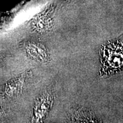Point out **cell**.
Here are the masks:
<instances>
[{
  "label": "cell",
  "instance_id": "cell-1",
  "mask_svg": "<svg viewBox=\"0 0 123 123\" xmlns=\"http://www.w3.org/2000/svg\"><path fill=\"white\" fill-rule=\"evenodd\" d=\"M101 76H110L123 71V40L117 39L101 47Z\"/></svg>",
  "mask_w": 123,
  "mask_h": 123
},
{
  "label": "cell",
  "instance_id": "cell-2",
  "mask_svg": "<svg viewBox=\"0 0 123 123\" xmlns=\"http://www.w3.org/2000/svg\"><path fill=\"white\" fill-rule=\"evenodd\" d=\"M54 97L51 92H45L37 99L33 107L31 122L42 123L50 112Z\"/></svg>",
  "mask_w": 123,
  "mask_h": 123
},
{
  "label": "cell",
  "instance_id": "cell-3",
  "mask_svg": "<svg viewBox=\"0 0 123 123\" xmlns=\"http://www.w3.org/2000/svg\"><path fill=\"white\" fill-rule=\"evenodd\" d=\"M56 6L54 4L49 5L43 11L41 12L33 18L31 22L34 29L37 31H48L52 29L54 24V14Z\"/></svg>",
  "mask_w": 123,
  "mask_h": 123
},
{
  "label": "cell",
  "instance_id": "cell-4",
  "mask_svg": "<svg viewBox=\"0 0 123 123\" xmlns=\"http://www.w3.org/2000/svg\"><path fill=\"white\" fill-rule=\"evenodd\" d=\"M27 56L34 61L46 63L50 61V54L46 47L40 43L27 42L25 45Z\"/></svg>",
  "mask_w": 123,
  "mask_h": 123
},
{
  "label": "cell",
  "instance_id": "cell-5",
  "mask_svg": "<svg viewBox=\"0 0 123 123\" xmlns=\"http://www.w3.org/2000/svg\"><path fill=\"white\" fill-rule=\"evenodd\" d=\"M29 75V72H25L6 83L4 88L5 96L8 98H13L19 95L22 92Z\"/></svg>",
  "mask_w": 123,
  "mask_h": 123
},
{
  "label": "cell",
  "instance_id": "cell-6",
  "mask_svg": "<svg viewBox=\"0 0 123 123\" xmlns=\"http://www.w3.org/2000/svg\"><path fill=\"white\" fill-rule=\"evenodd\" d=\"M70 117L73 122H98V119H96L91 112L83 108H77L74 109L73 111L71 112Z\"/></svg>",
  "mask_w": 123,
  "mask_h": 123
},
{
  "label": "cell",
  "instance_id": "cell-7",
  "mask_svg": "<svg viewBox=\"0 0 123 123\" xmlns=\"http://www.w3.org/2000/svg\"><path fill=\"white\" fill-rule=\"evenodd\" d=\"M67 1H74V0H67Z\"/></svg>",
  "mask_w": 123,
  "mask_h": 123
},
{
  "label": "cell",
  "instance_id": "cell-8",
  "mask_svg": "<svg viewBox=\"0 0 123 123\" xmlns=\"http://www.w3.org/2000/svg\"><path fill=\"white\" fill-rule=\"evenodd\" d=\"M1 114V110H0V115Z\"/></svg>",
  "mask_w": 123,
  "mask_h": 123
}]
</instances>
